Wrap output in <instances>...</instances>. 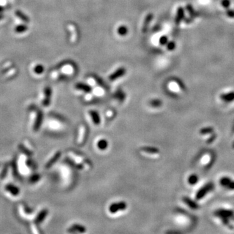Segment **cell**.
<instances>
[{
  "instance_id": "obj_14",
  "label": "cell",
  "mask_w": 234,
  "mask_h": 234,
  "mask_svg": "<svg viewBox=\"0 0 234 234\" xmlns=\"http://www.w3.org/2000/svg\"><path fill=\"white\" fill-rule=\"evenodd\" d=\"M142 150L145 152L150 154H156L159 152V149L157 148H154V147H145V148H142Z\"/></svg>"
},
{
  "instance_id": "obj_13",
  "label": "cell",
  "mask_w": 234,
  "mask_h": 234,
  "mask_svg": "<svg viewBox=\"0 0 234 234\" xmlns=\"http://www.w3.org/2000/svg\"><path fill=\"white\" fill-rule=\"evenodd\" d=\"M76 89L83 90L85 93H90L91 90H92V89H91L90 86L83 83H77L76 86Z\"/></svg>"
},
{
  "instance_id": "obj_9",
  "label": "cell",
  "mask_w": 234,
  "mask_h": 234,
  "mask_svg": "<svg viewBox=\"0 0 234 234\" xmlns=\"http://www.w3.org/2000/svg\"><path fill=\"white\" fill-rule=\"evenodd\" d=\"M45 99L43 103H44V106H48L49 104L50 103V98L51 96V90L50 87H47L46 88L45 90Z\"/></svg>"
},
{
  "instance_id": "obj_12",
  "label": "cell",
  "mask_w": 234,
  "mask_h": 234,
  "mask_svg": "<svg viewBox=\"0 0 234 234\" xmlns=\"http://www.w3.org/2000/svg\"><path fill=\"white\" fill-rule=\"evenodd\" d=\"M90 115L91 118H92V119H93V122L95 124L98 125L100 123V118H99V116L97 112L94 111H90Z\"/></svg>"
},
{
  "instance_id": "obj_3",
  "label": "cell",
  "mask_w": 234,
  "mask_h": 234,
  "mask_svg": "<svg viewBox=\"0 0 234 234\" xmlns=\"http://www.w3.org/2000/svg\"><path fill=\"white\" fill-rule=\"evenodd\" d=\"M127 204L124 202H117L111 204L109 208V210L111 213H115L119 211H122L126 209Z\"/></svg>"
},
{
  "instance_id": "obj_16",
  "label": "cell",
  "mask_w": 234,
  "mask_h": 234,
  "mask_svg": "<svg viewBox=\"0 0 234 234\" xmlns=\"http://www.w3.org/2000/svg\"><path fill=\"white\" fill-rule=\"evenodd\" d=\"M214 132V129L212 127H206L202 128L200 130V133L201 135H206V134H210Z\"/></svg>"
},
{
  "instance_id": "obj_23",
  "label": "cell",
  "mask_w": 234,
  "mask_h": 234,
  "mask_svg": "<svg viewBox=\"0 0 234 234\" xmlns=\"http://www.w3.org/2000/svg\"><path fill=\"white\" fill-rule=\"evenodd\" d=\"M216 138V134L214 133V134H213V135L211 136L210 138H208V139L206 141V142L208 143V144H211V142H213L215 140Z\"/></svg>"
},
{
  "instance_id": "obj_18",
  "label": "cell",
  "mask_w": 234,
  "mask_h": 234,
  "mask_svg": "<svg viewBox=\"0 0 234 234\" xmlns=\"http://www.w3.org/2000/svg\"><path fill=\"white\" fill-rule=\"evenodd\" d=\"M232 180L228 177H223L220 180V183L221 185L223 186L224 187H226L228 185V184L230 183Z\"/></svg>"
},
{
  "instance_id": "obj_1",
  "label": "cell",
  "mask_w": 234,
  "mask_h": 234,
  "mask_svg": "<svg viewBox=\"0 0 234 234\" xmlns=\"http://www.w3.org/2000/svg\"><path fill=\"white\" fill-rule=\"evenodd\" d=\"M214 215L220 218H232L234 219V212L232 210L220 209L215 211Z\"/></svg>"
},
{
  "instance_id": "obj_5",
  "label": "cell",
  "mask_w": 234,
  "mask_h": 234,
  "mask_svg": "<svg viewBox=\"0 0 234 234\" xmlns=\"http://www.w3.org/2000/svg\"><path fill=\"white\" fill-rule=\"evenodd\" d=\"M152 18H153V15L152 14H148V15L146 16V17L145 18V21H144V24H143L142 29V31L143 33H146L147 31V30H148V28L149 27V25L151 22V20H152Z\"/></svg>"
},
{
  "instance_id": "obj_26",
  "label": "cell",
  "mask_w": 234,
  "mask_h": 234,
  "mask_svg": "<svg viewBox=\"0 0 234 234\" xmlns=\"http://www.w3.org/2000/svg\"><path fill=\"white\" fill-rule=\"evenodd\" d=\"M167 41H168V39L166 37H162L161 38H160L159 42L161 44L164 45V44H167Z\"/></svg>"
},
{
  "instance_id": "obj_2",
  "label": "cell",
  "mask_w": 234,
  "mask_h": 234,
  "mask_svg": "<svg viewBox=\"0 0 234 234\" xmlns=\"http://www.w3.org/2000/svg\"><path fill=\"white\" fill-rule=\"evenodd\" d=\"M213 187H214V185L211 183L208 184L205 186H203V187L199 190L198 193H197L196 198L197 200H200V199H202L203 197H205V195L208 192H210V190L213 189Z\"/></svg>"
},
{
  "instance_id": "obj_6",
  "label": "cell",
  "mask_w": 234,
  "mask_h": 234,
  "mask_svg": "<svg viewBox=\"0 0 234 234\" xmlns=\"http://www.w3.org/2000/svg\"><path fill=\"white\" fill-rule=\"evenodd\" d=\"M183 201L187 204L189 207L191 208L193 210H198L199 208V206L197 204V203L192 200L191 199H190L188 197H184L183 198Z\"/></svg>"
},
{
  "instance_id": "obj_15",
  "label": "cell",
  "mask_w": 234,
  "mask_h": 234,
  "mask_svg": "<svg viewBox=\"0 0 234 234\" xmlns=\"http://www.w3.org/2000/svg\"><path fill=\"white\" fill-rule=\"evenodd\" d=\"M47 215V211L44 210H42L40 213H39L37 216V223H41L42 222V221L44 220V219H45V217L46 216V215Z\"/></svg>"
},
{
  "instance_id": "obj_8",
  "label": "cell",
  "mask_w": 234,
  "mask_h": 234,
  "mask_svg": "<svg viewBox=\"0 0 234 234\" xmlns=\"http://www.w3.org/2000/svg\"><path fill=\"white\" fill-rule=\"evenodd\" d=\"M222 100L226 102H231L234 100V92H230L226 94H223L220 96Z\"/></svg>"
},
{
  "instance_id": "obj_28",
  "label": "cell",
  "mask_w": 234,
  "mask_h": 234,
  "mask_svg": "<svg viewBox=\"0 0 234 234\" xmlns=\"http://www.w3.org/2000/svg\"><path fill=\"white\" fill-rule=\"evenodd\" d=\"M223 5L224 7H227L229 6V2L228 1V0H223Z\"/></svg>"
},
{
  "instance_id": "obj_10",
  "label": "cell",
  "mask_w": 234,
  "mask_h": 234,
  "mask_svg": "<svg viewBox=\"0 0 234 234\" xmlns=\"http://www.w3.org/2000/svg\"><path fill=\"white\" fill-rule=\"evenodd\" d=\"M69 232H78L80 233H84L86 232L85 227L81 226L79 224H73V226L68 229Z\"/></svg>"
},
{
  "instance_id": "obj_17",
  "label": "cell",
  "mask_w": 234,
  "mask_h": 234,
  "mask_svg": "<svg viewBox=\"0 0 234 234\" xmlns=\"http://www.w3.org/2000/svg\"><path fill=\"white\" fill-rule=\"evenodd\" d=\"M98 147L99 149L100 150H105L107 148V146H108V142L105 139H102L99 141L98 142Z\"/></svg>"
},
{
  "instance_id": "obj_27",
  "label": "cell",
  "mask_w": 234,
  "mask_h": 234,
  "mask_svg": "<svg viewBox=\"0 0 234 234\" xmlns=\"http://www.w3.org/2000/svg\"><path fill=\"white\" fill-rule=\"evenodd\" d=\"M226 188H227L228 189H230V190H234V181L232 180L230 183L228 184V185Z\"/></svg>"
},
{
  "instance_id": "obj_21",
  "label": "cell",
  "mask_w": 234,
  "mask_h": 234,
  "mask_svg": "<svg viewBox=\"0 0 234 234\" xmlns=\"http://www.w3.org/2000/svg\"><path fill=\"white\" fill-rule=\"evenodd\" d=\"M183 16H184L183 9H182L181 8H180L178 11H177V16H176V22L179 23L180 21H181V20L183 18Z\"/></svg>"
},
{
  "instance_id": "obj_7",
  "label": "cell",
  "mask_w": 234,
  "mask_h": 234,
  "mask_svg": "<svg viewBox=\"0 0 234 234\" xmlns=\"http://www.w3.org/2000/svg\"><path fill=\"white\" fill-rule=\"evenodd\" d=\"M60 155H61V152H60V151H57V152L54 155V157L50 160L48 163L46 164V168H49L52 165H54V164L58 161V159L60 158Z\"/></svg>"
},
{
  "instance_id": "obj_20",
  "label": "cell",
  "mask_w": 234,
  "mask_h": 234,
  "mask_svg": "<svg viewBox=\"0 0 234 234\" xmlns=\"http://www.w3.org/2000/svg\"><path fill=\"white\" fill-rule=\"evenodd\" d=\"M198 181V177L196 174H192L189 176L188 178V181L189 184L194 185L196 184Z\"/></svg>"
},
{
  "instance_id": "obj_22",
  "label": "cell",
  "mask_w": 234,
  "mask_h": 234,
  "mask_svg": "<svg viewBox=\"0 0 234 234\" xmlns=\"http://www.w3.org/2000/svg\"><path fill=\"white\" fill-rule=\"evenodd\" d=\"M220 219L222 220L223 223L225 225V226H226L227 227H228L229 229H233V226L230 224V223H229V220L228 218H220Z\"/></svg>"
},
{
  "instance_id": "obj_25",
  "label": "cell",
  "mask_w": 234,
  "mask_h": 234,
  "mask_svg": "<svg viewBox=\"0 0 234 234\" xmlns=\"http://www.w3.org/2000/svg\"><path fill=\"white\" fill-rule=\"evenodd\" d=\"M151 105L154 107H159L161 105V101L156 99V100H154L151 102Z\"/></svg>"
},
{
  "instance_id": "obj_24",
  "label": "cell",
  "mask_w": 234,
  "mask_h": 234,
  "mask_svg": "<svg viewBox=\"0 0 234 234\" xmlns=\"http://www.w3.org/2000/svg\"><path fill=\"white\" fill-rule=\"evenodd\" d=\"M167 48L169 50H173L175 48V44L174 42H170L167 44Z\"/></svg>"
},
{
  "instance_id": "obj_4",
  "label": "cell",
  "mask_w": 234,
  "mask_h": 234,
  "mask_svg": "<svg viewBox=\"0 0 234 234\" xmlns=\"http://www.w3.org/2000/svg\"><path fill=\"white\" fill-rule=\"evenodd\" d=\"M125 72H126L125 68H124L123 67H121L119 69H117V70L115 72L112 73V74L109 76V79L111 81H115V80L118 79V78L122 77L125 73Z\"/></svg>"
},
{
  "instance_id": "obj_19",
  "label": "cell",
  "mask_w": 234,
  "mask_h": 234,
  "mask_svg": "<svg viewBox=\"0 0 234 234\" xmlns=\"http://www.w3.org/2000/svg\"><path fill=\"white\" fill-rule=\"evenodd\" d=\"M128 28L125 27L124 25L120 26L118 28V30H117V32H118L119 34L121 36H124L128 33Z\"/></svg>"
},
{
  "instance_id": "obj_29",
  "label": "cell",
  "mask_w": 234,
  "mask_h": 234,
  "mask_svg": "<svg viewBox=\"0 0 234 234\" xmlns=\"http://www.w3.org/2000/svg\"><path fill=\"white\" fill-rule=\"evenodd\" d=\"M232 148L234 149V142H233V144H232Z\"/></svg>"
},
{
  "instance_id": "obj_11",
  "label": "cell",
  "mask_w": 234,
  "mask_h": 234,
  "mask_svg": "<svg viewBox=\"0 0 234 234\" xmlns=\"http://www.w3.org/2000/svg\"><path fill=\"white\" fill-rule=\"evenodd\" d=\"M6 189L10 193H11L13 196H17V195H18L20 193L19 189L17 188V187H16V186L13 185H11V184L8 185L6 187Z\"/></svg>"
}]
</instances>
